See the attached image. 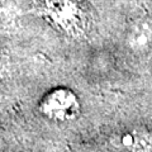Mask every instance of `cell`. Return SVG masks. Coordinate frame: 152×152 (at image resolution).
Returning a JSON list of instances; mask_svg holds the SVG:
<instances>
[{
	"label": "cell",
	"mask_w": 152,
	"mask_h": 152,
	"mask_svg": "<svg viewBox=\"0 0 152 152\" xmlns=\"http://www.w3.org/2000/svg\"><path fill=\"white\" fill-rule=\"evenodd\" d=\"M150 38H151V31L148 29V27L137 24L129 33V46H132L133 48L138 50L147 47V45L150 43Z\"/></svg>",
	"instance_id": "3957f363"
},
{
	"label": "cell",
	"mask_w": 152,
	"mask_h": 152,
	"mask_svg": "<svg viewBox=\"0 0 152 152\" xmlns=\"http://www.w3.org/2000/svg\"><path fill=\"white\" fill-rule=\"evenodd\" d=\"M41 112L51 121L67 122L77 117L80 103L71 90L58 88L52 90L43 98L41 103Z\"/></svg>",
	"instance_id": "6da1fadb"
},
{
	"label": "cell",
	"mask_w": 152,
	"mask_h": 152,
	"mask_svg": "<svg viewBox=\"0 0 152 152\" xmlns=\"http://www.w3.org/2000/svg\"><path fill=\"white\" fill-rule=\"evenodd\" d=\"M112 143L114 147L127 152H147L152 147V137L146 131L133 129L115 134Z\"/></svg>",
	"instance_id": "7a4b0ae2"
}]
</instances>
